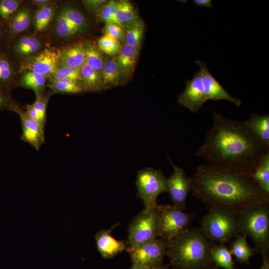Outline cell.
Instances as JSON below:
<instances>
[{
    "instance_id": "obj_1",
    "label": "cell",
    "mask_w": 269,
    "mask_h": 269,
    "mask_svg": "<svg viewBox=\"0 0 269 269\" xmlns=\"http://www.w3.org/2000/svg\"><path fill=\"white\" fill-rule=\"evenodd\" d=\"M191 180V191L210 207H221L237 215L253 205L269 203V195L256 185L249 174L208 164L198 166Z\"/></svg>"
},
{
    "instance_id": "obj_2",
    "label": "cell",
    "mask_w": 269,
    "mask_h": 269,
    "mask_svg": "<svg viewBox=\"0 0 269 269\" xmlns=\"http://www.w3.org/2000/svg\"><path fill=\"white\" fill-rule=\"evenodd\" d=\"M268 152L269 150L253 137L243 122L214 112L212 128L194 155L206 159L209 164L250 174Z\"/></svg>"
},
{
    "instance_id": "obj_3",
    "label": "cell",
    "mask_w": 269,
    "mask_h": 269,
    "mask_svg": "<svg viewBox=\"0 0 269 269\" xmlns=\"http://www.w3.org/2000/svg\"><path fill=\"white\" fill-rule=\"evenodd\" d=\"M166 244L170 264L180 269L210 268L212 244L200 229H189Z\"/></svg>"
},
{
    "instance_id": "obj_4",
    "label": "cell",
    "mask_w": 269,
    "mask_h": 269,
    "mask_svg": "<svg viewBox=\"0 0 269 269\" xmlns=\"http://www.w3.org/2000/svg\"><path fill=\"white\" fill-rule=\"evenodd\" d=\"M269 203L249 207L238 215L241 234L249 237L254 242L255 251L262 255L269 249Z\"/></svg>"
},
{
    "instance_id": "obj_5",
    "label": "cell",
    "mask_w": 269,
    "mask_h": 269,
    "mask_svg": "<svg viewBox=\"0 0 269 269\" xmlns=\"http://www.w3.org/2000/svg\"><path fill=\"white\" fill-rule=\"evenodd\" d=\"M209 240L223 244L241 234L238 215L225 208L210 207L200 228Z\"/></svg>"
},
{
    "instance_id": "obj_6",
    "label": "cell",
    "mask_w": 269,
    "mask_h": 269,
    "mask_svg": "<svg viewBox=\"0 0 269 269\" xmlns=\"http://www.w3.org/2000/svg\"><path fill=\"white\" fill-rule=\"evenodd\" d=\"M159 225L158 238L166 243L189 229L193 215L174 206L158 205Z\"/></svg>"
},
{
    "instance_id": "obj_7",
    "label": "cell",
    "mask_w": 269,
    "mask_h": 269,
    "mask_svg": "<svg viewBox=\"0 0 269 269\" xmlns=\"http://www.w3.org/2000/svg\"><path fill=\"white\" fill-rule=\"evenodd\" d=\"M135 185L137 196L146 209L155 208L158 205V196L163 192H167L166 178L163 173L151 167H145L138 171Z\"/></svg>"
},
{
    "instance_id": "obj_8",
    "label": "cell",
    "mask_w": 269,
    "mask_h": 269,
    "mask_svg": "<svg viewBox=\"0 0 269 269\" xmlns=\"http://www.w3.org/2000/svg\"><path fill=\"white\" fill-rule=\"evenodd\" d=\"M157 206L151 209L144 208L133 219L128 227V237L125 240L127 248L158 238L159 214Z\"/></svg>"
},
{
    "instance_id": "obj_9",
    "label": "cell",
    "mask_w": 269,
    "mask_h": 269,
    "mask_svg": "<svg viewBox=\"0 0 269 269\" xmlns=\"http://www.w3.org/2000/svg\"><path fill=\"white\" fill-rule=\"evenodd\" d=\"M166 244L159 238L132 247L127 248L133 265L150 269L162 267Z\"/></svg>"
},
{
    "instance_id": "obj_10",
    "label": "cell",
    "mask_w": 269,
    "mask_h": 269,
    "mask_svg": "<svg viewBox=\"0 0 269 269\" xmlns=\"http://www.w3.org/2000/svg\"><path fill=\"white\" fill-rule=\"evenodd\" d=\"M173 168L172 173L166 178L167 192L169 193L173 205L184 210L189 193L191 191V180L185 170L175 165L170 157Z\"/></svg>"
},
{
    "instance_id": "obj_11",
    "label": "cell",
    "mask_w": 269,
    "mask_h": 269,
    "mask_svg": "<svg viewBox=\"0 0 269 269\" xmlns=\"http://www.w3.org/2000/svg\"><path fill=\"white\" fill-rule=\"evenodd\" d=\"M60 51L54 48H45L25 62L21 69L46 77L52 76L60 65Z\"/></svg>"
},
{
    "instance_id": "obj_12",
    "label": "cell",
    "mask_w": 269,
    "mask_h": 269,
    "mask_svg": "<svg viewBox=\"0 0 269 269\" xmlns=\"http://www.w3.org/2000/svg\"><path fill=\"white\" fill-rule=\"evenodd\" d=\"M9 111L16 113L19 117L21 126V139L28 143L36 150H39L45 143V128L37 121L31 118L25 111L14 103Z\"/></svg>"
},
{
    "instance_id": "obj_13",
    "label": "cell",
    "mask_w": 269,
    "mask_h": 269,
    "mask_svg": "<svg viewBox=\"0 0 269 269\" xmlns=\"http://www.w3.org/2000/svg\"><path fill=\"white\" fill-rule=\"evenodd\" d=\"M201 72L195 73L193 77L186 81L184 90L177 97V102L190 111L198 113L206 102Z\"/></svg>"
},
{
    "instance_id": "obj_14",
    "label": "cell",
    "mask_w": 269,
    "mask_h": 269,
    "mask_svg": "<svg viewBox=\"0 0 269 269\" xmlns=\"http://www.w3.org/2000/svg\"><path fill=\"white\" fill-rule=\"evenodd\" d=\"M195 62L201 72L204 91L206 101L225 100L239 107L242 104L240 99L230 95L208 69L206 64L200 60Z\"/></svg>"
},
{
    "instance_id": "obj_15",
    "label": "cell",
    "mask_w": 269,
    "mask_h": 269,
    "mask_svg": "<svg viewBox=\"0 0 269 269\" xmlns=\"http://www.w3.org/2000/svg\"><path fill=\"white\" fill-rule=\"evenodd\" d=\"M115 226L100 230L95 236L98 251L102 257L106 259L114 258L126 250L127 247L125 240H117L112 236L111 232Z\"/></svg>"
},
{
    "instance_id": "obj_16",
    "label": "cell",
    "mask_w": 269,
    "mask_h": 269,
    "mask_svg": "<svg viewBox=\"0 0 269 269\" xmlns=\"http://www.w3.org/2000/svg\"><path fill=\"white\" fill-rule=\"evenodd\" d=\"M243 123L253 137L269 150V115L253 113Z\"/></svg>"
},
{
    "instance_id": "obj_17",
    "label": "cell",
    "mask_w": 269,
    "mask_h": 269,
    "mask_svg": "<svg viewBox=\"0 0 269 269\" xmlns=\"http://www.w3.org/2000/svg\"><path fill=\"white\" fill-rule=\"evenodd\" d=\"M84 63V44L78 42L63 49L60 53V65L80 69Z\"/></svg>"
},
{
    "instance_id": "obj_18",
    "label": "cell",
    "mask_w": 269,
    "mask_h": 269,
    "mask_svg": "<svg viewBox=\"0 0 269 269\" xmlns=\"http://www.w3.org/2000/svg\"><path fill=\"white\" fill-rule=\"evenodd\" d=\"M101 74L104 89L120 85L125 76L120 69L115 57L105 60Z\"/></svg>"
},
{
    "instance_id": "obj_19",
    "label": "cell",
    "mask_w": 269,
    "mask_h": 269,
    "mask_svg": "<svg viewBox=\"0 0 269 269\" xmlns=\"http://www.w3.org/2000/svg\"><path fill=\"white\" fill-rule=\"evenodd\" d=\"M139 48L124 44L115 57L117 63L125 76L130 75L136 65Z\"/></svg>"
},
{
    "instance_id": "obj_20",
    "label": "cell",
    "mask_w": 269,
    "mask_h": 269,
    "mask_svg": "<svg viewBox=\"0 0 269 269\" xmlns=\"http://www.w3.org/2000/svg\"><path fill=\"white\" fill-rule=\"evenodd\" d=\"M250 175L258 187L269 195V152L263 156Z\"/></svg>"
},
{
    "instance_id": "obj_21",
    "label": "cell",
    "mask_w": 269,
    "mask_h": 269,
    "mask_svg": "<svg viewBox=\"0 0 269 269\" xmlns=\"http://www.w3.org/2000/svg\"><path fill=\"white\" fill-rule=\"evenodd\" d=\"M30 23V13L28 9L22 8L17 11L7 26L8 39H10L17 34L25 30L29 26Z\"/></svg>"
},
{
    "instance_id": "obj_22",
    "label": "cell",
    "mask_w": 269,
    "mask_h": 269,
    "mask_svg": "<svg viewBox=\"0 0 269 269\" xmlns=\"http://www.w3.org/2000/svg\"><path fill=\"white\" fill-rule=\"evenodd\" d=\"M247 237L240 234L235 237L230 245L232 255L241 263L247 264L255 251L249 245Z\"/></svg>"
},
{
    "instance_id": "obj_23",
    "label": "cell",
    "mask_w": 269,
    "mask_h": 269,
    "mask_svg": "<svg viewBox=\"0 0 269 269\" xmlns=\"http://www.w3.org/2000/svg\"><path fill=\"white\" fill-rule=\"evenodd\" d=\"M80 74L84 90L95 91L104 88L101 72L84 63Z\"/></svg>"
},
{
    "instance_id": "obj_24",
    "label": "cell",
    "mask_w": 269,
    "mask_h": 269,
    "mask_svg": "<svg viewBox=\"0 0 269 269\" xmlns=\"http://www.w3.org/2000/svg\"><path fill=\"white\" fill-rule=\"evenodd\" d=\"M117 18L120 25L125 29L126 26L139 18L133 4L127 0L117 1Z\"/></svg>"
},
{
    "instance_id": "obj_25",
    "label": "cell",
    "mask_w": 269,
    "mask_h": 269,
    "mask_svg": "<svg viewBox=\"0 0 269 269\" xmlns=\"http://www.w3.org/2000/svg\"><path fill=\"white\" fill-rule=\"evenodd\" d=\"M211 259L218 267L224 269H234L232 255L230 250L223 244L212 245Z\"/></svg>"
},
{
    "instance_id": "obj_26",
    "label": "cell",
    "mask_w": 269,
    "mask_h": 269,
    "mask_svg": "<svg viewBox=\"0 0 269 269\" xmlns=\"http://www.w3.org/2000/svg\"><path fill=\"white\" fill-rule=\"evenodd\" d=\"M41 47L40 41L36 37L25 36L20 38L12 47L13 52L19 56H28L36 52Z\"/></svg>"
},
{
    "instance_id": "obj_27",
    "label": "cell",
    "mask_w": 269,
    "mask_h": 269,
    "mask_svg": "<svg viewBox=\"0 0 269 269\" xmlns=\"http://www.w3.org/2000/svg\"><path fill=\"white\" fill-rule=\"evenodd\" d=\"M46 83V77L32 71H25L19 81L20 86L33 90L36 95L43 92Z\"/></svg>"
},
{
    "instance_id": "obj_28",
    "label": "cell",
    "mask_w": 269,
    "mask_h": 269,
    "mask_svg": "<svg viewBox=\"0 0 269 269\" xmlns=\"http://www.w3.org/2000/svg\"><path fill=\"white\" fill-rule=\"evenodd\" d=\"M125 30V44L139 48L144 31V25L143 21L138 18L127 25Z\"/></svg>"
},
{
    "instance_id": "obj_29",
    "label": "cell",
    "mask_w": 269,
    "mask_h": 269,
    "mask_svg": "<svg viewBox=\"0 0 269 269\" xmlns=\"http://www.w3.org/2000/svg\"><path fill=\"white\" fill-rule=\"evenodd\" d=\"M15 75L13 65L9 57L0 52V88L8 90Z\"/></svg>"
},
{
    "instance_id": "obj_30",
    "label": "cell",
    "mask_w": 269,
    "mask_h": 269,
    "mask_svg": "<svg viewBox=\"0 0 269 269\" xmlns=\"http://www.w3.org/2000/svg\"><path fill=\"white\" fill-rule=\"evenodd\" d=\"M105 60L101 51L94 45L84 44V63L101 72Z\"/></svg>"
},
{
    "instance_id": "obj_31",
    "label": "cell",
    "mask_w": 269,
    "mask_h": 269,
    "mask_svg": "<svg viewBox=\"0 0 269 269\" xmlns=\"http://www.w3.org/2000/svg\"><path fill=\"white\" fill-rule=\"evenodd\" d=\"M49 86L55 93L61 94H78L84 90L80 82L69 80L51 79Z\"/></svg>"
},
{
    "instance_id": "obj_32",
    "label": "cell",
    "mask_w": 269,
    "mask_h": 269,
    "mask_svg": "<svg viewBox=\"0 0 269 269\" xmlns=\"http://www.w3.org/2000/svg\"><path fill=\"white\" fill-rule=\"evenodd\" d=\"M50 98V93L43 94V92L36 95L35 101L31 105L36 113V120L45 128L46 122V111Z\"/></svg>"
},
{
    "instance_id": "obj_33",
    "label": "cell",
    "mask_w": 269,
    "mask_h": 269,
    "mask_svg": "<svg viewBox=\"0 0 269 269\" xmlns=\"http://www.w3.org/2000/svg\"><path fill=\"white\" fill-rule=\"evenodd\" d=\"M53 13L54 9L50 5L40 7L37 10L34 22L36 32H41L48 26Z\"/></svg>"
},
{
    "instance_id": "obj_34",
    "label": "cell",
    "mask_w": 269,
    "mask_h": 269,
    "mask_svg": "<svg viewBox=\"0 0 269 269\" xmlns=\"http://www.w3.org/2000/svg\"><path fill=\"white\" fill-rule=\"evenodd\" d=\"M20 2L18 0H0V22L2 24L8 26Z\"/></svg>"
},
{
    "instance_id": "obj_35",
    "label": "cell",
    "mask_w": 269,
    "mask_h": 269,
    "mask_svg": "<svg viewBox=\"0 0 269 269\" xmlns=\"http://www.w3.org/2000/svg\"><path fill=\"white\" fill-rule=\"evenodd\" d=\"M99 49L105 54L113 56L121 51L122 45L108 34H104L98 40Z\"/></svg>"
},
{
    "instance_id": "obj_36",
    "label": "cell",
    "mask_w": 269,
    "mask_h": 269,
    "mask_svg": "<svg viewBox=\"0 0 269 269\" xmlns=\"http://www.w3.org/2000/svg\"><path fill=\"white\" fill-rule=\"evenodd\" d=\"M55 80H69L80 82L82 78L80 69H75L66 66L59 65L51 76Z\"/></svg>"
},
{
    "instance_id": "obj_37",
    "label": "cell",
    "mask_w": 269,
    "mask_h": 269,
    "mask_svg": "<svg viewBox=\"0 0 269 269\" xmlns=\"http://www.w3.org/2000/svg\"><path fill=\"white\" fill-rule=\"evenodd\" d=\"M55 29L57 34L62 37H68L79 31L67 20L61 11L57 17Z\"/></svg>"
},
{
    "instance_id": "obj_38",
    "label": "cell",
    "mask_w": 269,
    "mask_h": 269,
    "mask_svg": "<svg viewBox=\"0 0 269 269\" xmlns=\"http://www.w3.org/2000/svg\"><path fill=\"white\" fill-rule=\"evenodd\" d=\"M61 11L67 20L79 30L85 26V17L78 10L70 6H66Z\"/></svg>"
},
{
    "instance_id": "obj_39",
    "label": "cell",
    "mask_w": 269,
    "mask_h": 269,
    "mask_svg": "<svg viewBox=\"0 0 269 269\" xmlns=\"http://www.w3.org/2000/svg\"><path fill=\"white\" fill-rule=\"evenodd\" d=\"M104 34H108L122 45L125 43V30L119 25L114 23H106L104 28Z\"/></svg>"
},
{
    "instance_id": "obj_40",
    "label": "cell",
    "mask_w": 269,
    "mask_h": 269,
    "mask_svg": "<svg viewBox=\"0 0 269 269\" xmlns=\"http://www.w3.org/2000/svg\"><path fill=\"white\" fill-rule=\"evenodd\" d=\"M99 16L102 21L106 23H114V19L112 14L110 1L103 5L97 11Z\"/></svg>"
},
{
    "instance_id": "obj_41",
    "label": "cell",
    "mask_w": 269,
    "mask_h": 269,
    "mask_svg": "<svg viewBox=\"0 0 269 269\" xmlns=\"http://www.w3.org/2000/svg\"><path fill=\"white\" fill-rule=\"evenodd\" d=\"M15 103L12 100L7 90L0 88V111L9 110L11 106Z\"/></svg>"
},
{
    "instance_id": "obj_42",
    "label": "cell",
    "mask_w": 269,
    "mask_h": 269,
    "mask_svg": "<svg viewBox=\"0 0 269 269\" xmlns=\"http://www.w3.org/2000/svg\"><path fill=\"white\" fill-rule=\"evenodd\" d=\"M107 1L105 0H85L82 1V3L85 6L90 10H98Z\"/></svg>"
},
{
    "instance_id": "obj_43",
    "label": "cell",
    "mask_w": 269,
    "mask_h": 269,
    "mask_svg": "<svg viewBox=\"0 0 269 269\" xmlns=\"http://www.w3.org/2000/svg\"><path fill=\"white\" fill-rule=\"evenodd\" d=\"M193 1L197 7H211L212 6L211 0H194Z\"/></svg>"
},
{
    "instance_id": "obj_44",
    "label": "cell",
    "mask_w": 269,
    "mask_h": 269,
    "mask_svg": "<svg viewBox=\"0 0 269 269\" xmlns=\"http://www.w3.org/2000/svg\"><path fill=\"white\" fill-rule=\"evenodd\" d=\"M31 2L33 4L39 6L40 7L50 5L51 1L49 0H33L31 1Z\"/></svg>"
},
{
    "instance_id": "obj_45",
    "label": "cell",
    "mask_w": 269,
    "mask_h": 269,
    "mask_svg": "<svg viewBox=\"0 0 269 269\" xmlns=\"http://www.w3.org/2000/svg\"><path fill=\"white\" fill-rule=\"evenodd\" d=\"M263 261L260 269H269V261L267 254L262 255Z\"/></svg>"
},
{
    "instance_id": "obj_46",
    "label": "cell",
    "mask_w": 269,
    "mask_h": 269,
    "mask_svg": "<svg viewBox=\"0 0 269 269\" xmlns=\"http://www.w3.org/2000/svg\"><path fill=\"white\" fill-rule=\"evenodd\" d=\"M3 35L4 33L2 23L0 22V43L3 38Z\"/></svg>"
},
{
    "instance_id": "obj_47",
    "label": "cell",
    "mask_w": 269,
    "mask_h": 269,
    "mask_svg": "<svg viewBox=\"0 0 269 269\" xmlns=\"http://www.w3.org/2000/svg\"><path fill=\"white\" fill-rule=\"evenodd\" d=\"M128 269H150L143 267L138 266L132 265V267L131 268Z\"/></svg>"
},
{
    "instance_id": "obj_48",
    "label": "cell",
    "mask_w": 269,
    "mask_h": 269,
    "mask_svg": "<svg viewBox=\"0 0 269 269\" xmlns=\"http://www.w3.org/2000/svg\"><path fill=\"white\" fill-rule=\"evenodd\" d=\"M173 269H180L173 267ZM200 269H211V268H207Z\"/></svg>"
},
{
    "instance_id": "obj_49",
    "label": "cell",
    "mask_w": 269,
    "mask_h": 269,
    "mask_svg": "<svg viewBox=\"0 0 269 269\" xmlns=\"http://www.w3.org/2000/svg\"><path fill=\"white\" fill-rule=\"evenodd\" d=\"M164 269V268L163 267H161V268H156V269Z\"/></svg>"
}]
</instances>
